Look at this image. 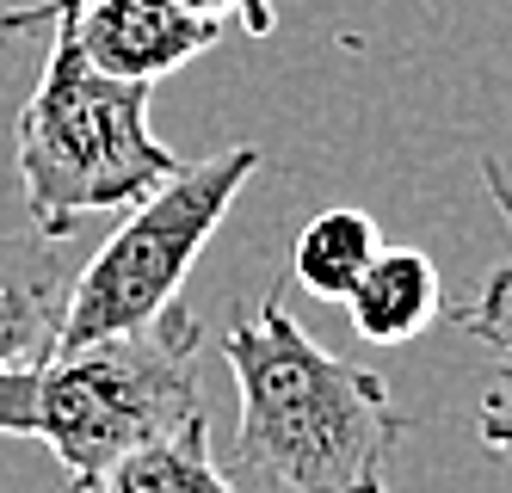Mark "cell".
Instances as JSON below:
<instances>
[{
  "label": "cell",
  "instance_id": "obj_4",
  "mask_svg": "<svg viewBox=\"0 0 512 493\" xmlns=\"http://www.w3.org/2000/svg\"><path fill=\"white\" fill-rule=\"evenodd\" d=\"M260 167H266L260 148L235 142V148L204 155V161H186L149 198H136L124 229L75 272L56 346H87V339L142 327L161 309H173L179 290H186V272L198 265L210 235L223 229L229 204L241 198V185Z\"/></svg>",
  "mask_w": 512,
  "mask_h": 493
},
{
  "label": "cell",
  "instance_id": "obj_9",
  "mask_svg": "<svg viewBox=\"0 0 512 493\" xmlns=\"http://www.w3.org/2000/svg\"><path fill=\"white\" fill-rule=\"evenodd\" d=\"M383 229L364 210H321L290 247V278L321 302H346L352 284L364 278V265L377 259Z\"/></svg>",
  "mask_w": 512,
  "mask_h": 493
},
{
  "label": "cell",
  "instance_id": "obj_6",
  "mask_svg": "<svg viewBox=\"0 0 512 493\" xmlns=\"http://www.w3.org/2000/svg\"><path fill=\"white\" fill-rule=\"evenodd\" d=\"M75 272L81 265L68 253V241L44 229L0 235V376L56 352Z\"/></svg>",
  "mask_w": 512,
  "mask_h": 493
},
{
  "label": "cell",
  "instance_id": "obj_8",
  "mask_svg": "<svg viewBox=\"0 0 512 493\" xmlns=\"http://www.w3.org/2000/svg\"><path fill=\"white\" fill-rule=\"evenodd\" d=\"M93 493H235V481L210 457V413L173 426L149 444H136L99 475Z\"/></svg>",
  "mask_w": 512,
  "mask_h": 493
},
{
  "label": "cell",
  "instance_id": "obj_11",
  "mask_svg": "<svg viewBox=\"0 0 512 493\" xmlns=\"http://www.w3.org/2000/svg\"><path fill=\"white\" fill-rule=\"evenodd\" d=\"M179 7H192L204 19H223V25H241L253 37H272L278 31V13H272V0H179Z\"/></svg>",
  "mask_w": 512,
  "mask_h": 493
},
{
  "label": "cell",
  "instance_id": "obj_10",
  "mask_svg": "<svg viewBox=\"0 0 512 493\" xmlns=\"http://www.w3.org/2000/svg\"><path fill=\"white\" fill-rule=\"evenodd\" d=\"M457 327L494 352V389L482 395V444L494 457H512V259L482 278L475 302L457 309Z\"/></svg>",
  "mask_w": 512,
  "mask_h": 493
},
{
  "label": "cell",
  "instance_id": "obj_5",
  "mask_svg": "<svg viewBox=\"0 0 512 493\" xmlns=\"http://www.w3.org/2000/svg\"><path fill=\"white\" fill-rule=\"evenodd\" d=\"M56 19L99 74L155 87L173 68L223 44V19H204L179 0H56Z\"/></svg>",
  "mask_w": 512,
  "mask_h": 493
},
{
  "label": "cell",
  "instance_id": "obj_7",
  "mask_svg": "<svg viewBox=\"0 0 512 493\" xmlns=\"http://www.w3.org/2000/svg\"><path fill=\"white\" fill-rule=\"evenodd\" d=\"M346 315L358 339L371 346H408L420 339L438 315H445V278L420 247H377V259L364 265V278L346 296Z\"/></svg>",
  "mask_w": 512,
  "mask_h": 493
},
{
  "label": "cell",
  "instance_id": "obj_2",
  "mask_svg": "<svg viewBox=\"0 0 512 493\" xmlns=\"http://www.w3.org/2000/svg\"><path fill=\"white\" fill-rule=\"evenodd\" d=\"M198 346L204 327L186 302L87 346H56L50 358L0 376V438L50 444L68 469L62 493H93L136 444L204 413Z\"/></svg>",
  "mask_w": 512,
  "mask_h": 493
},
{
  "label": "cell",
  "instance_id": "obj_1",
  "mask_svg": "<svg viewBox=\"0 0 512 493\" xmlns=\"http://www.w3.org/2000/svg\"><path fill=\"white\" fill-rule=\"evenodd\" d=\"M223 358L241 395L235 457L247 469L272 475L284 493H389V450L408 420L377 370L315 346L284 309V284L253 315H229Z\"/></svg>",
  "mask_w": 512,
  "mask_h": 493
},
{
  "label": "cell",
  "instance_id": "obj_3",
  "mask_svg": "<svg viewBox=\"0 0 512 493\" xmlns=\"http://www.w3.org/2000/svg\"><path fill=\"white\" fill-rule=\"evenodd\" d=\"M50 31L56 44L19 111L13 142L31 229L68 241L93 210H124L149 198L186 161L149 130V87L99 74L62 19H50Z\"/></svg>",
  "mask_w": 512,
  "mask_h": 493
},
{
  "label": "cell",
  "instance_id": "obj_12",
  "mask_svg": "<svg viewBox=\"0 0 512 493\" xmlns=\"http://www.w3.org/2000/svg\"><path fill=\"white\" fill-rule=\"evenodd\" d=\"M56 19V0H31V7H0V37H25V31H44Z\"/></svg>",
  "mask_w": 512,
  "mask_h": 493
}]
</instances>
